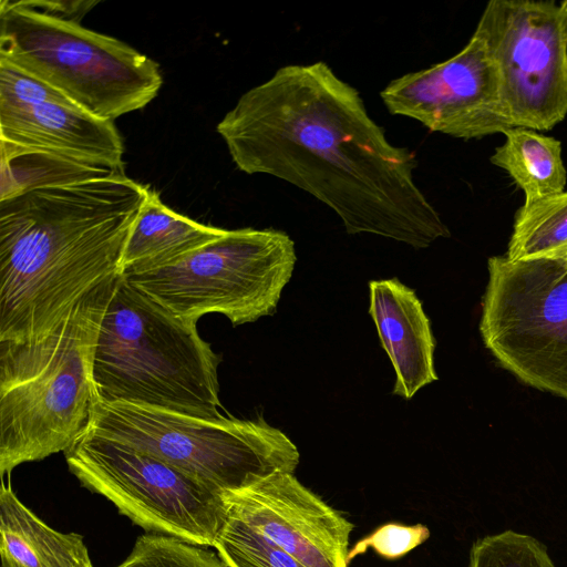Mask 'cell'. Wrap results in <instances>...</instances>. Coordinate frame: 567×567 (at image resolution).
Listing matches in <instances>:
<instances>
[{"mask_svg": "<svg viewBox=\"0 0 567 567\" xmlns=\"http://www.w3.org/2000/svg\"><path fill=\"white\" fill-rule=\"evenodd\" d=\"M237 168L267 174L331 208L350 235L426 248L450 230L357 89L322 61L289 64L245 92L217 124Z\"/></svg>", "mask_w": 567, "mask_h": 567, "instance_id": "1", "label": "cell"}, {"mask_svg": "<svg viewBox=\"0 0 567 567\" xmlns=\"http://www.w3.org/2000/svg\"><path fill=\"white\" fill-rule=\"evenodd\" d=\"M151 187L125 173L0 200V341H34L121 275Z\"/></svg>", "mask_w": 567, "mask_h": 567, "instance_id": "2", "label": "cell"}, {"mask_svg": "<svg viewBox=\"0 0 567 567\" xmlns=\"http://www.w3.org/2000/svg\"><path fill=\"white\" fill-rule=\"evenodd\" d=\"M120 275L85 296L45 337L0 341V473L65 452L91 424L99 402L93 359Z\"/></svg>", "mask_w": 567, "mask_h": 567, "instance_id": "3", "label": "cell"}, {"mask_svg": "<svg viewBox=\"0 0 567 567\" xmlns=\"http://www.w3.org/2000/svg\"><path fill=\"white\" fill-rule=\"evenodd\" d=\"M219 362L196 321L176 316L117 277L94 350L99 400L216 419L223 415Z\"/></svg>", "mask_w": 567, "mask_h": 567, "instance_id": "4", "label": "cell"}, {"mask_svg": "<svg viewBox=\"0 0 567 567\" xmlns=\"http://www.w3.org/2000/svg\"><path fill=\"white\" fill-rule=\"evenodd\" d=\"M0 58L109 121L145 107L163 84L158 63L127 43L21 0L0 3Z\"/></svg>", "mask_w": 567, "mask_h": 567, "instance_id": "5", "label": "cell"}, {"mask_svg": "<svg viewBox=\"0 0 567 567\" xmlns=\"http://www.w3.org/2000/svg\"><path fill=\"white\" fill-rule=\"evenodd\" d=\"M89 431L144 451L228 493L275 473H293L299 452L262 417L203 419L163 409L99 400Z\"/></svg>", "mask_w": 567, "mask_h": 567, "instance_id": "6", "label": "cell"}, {"mask_svg": "<svg viewBox=\"0 0 567 567\" xmlns=\"http://www.w3.org/2000/svg\"><path fill=\"white\" fill-rule=\"evenodd\" d=\"M297 262L295 243L278 229H226L179 262L123 276L182 318L216 312L234 326L276 312Z\"/></svg>", "mask_w": 567, "mask_h": 567, "instance_id": "7", "label": "cell"}, {"mask_svg": "<svg viewBox=\"0 0 567 567\" xmlns=\"http://www.w3.org/2000/svg\"><path fill=\"white\" fill-rule=\"evenodd\" d=\"M487 265L485 347L523 383L567 400V256Z\"/></svg>", "mask_w": 567, "mask_h": 567, "instance_id": "8", "label": "cell"}, {"mask_svg": "<svg viewBox=\"0 0 567 567\" xmlns=\"http://www.w3.org/2000/svg\"><path fill=\"white\" fill-rule=\"evenodd\" d=\"M70 472L147 533L214 547L226 493L124 443L86 431L65 452Z\"/></svg>", "mask_w": 567, "mask_h": 567, "instance_id": "9", "label": "cell"}, {"mask_svg": "<svg viewBox=\"0 0 567 567\" xmlns=\"http://www.w3.org/2000/svg\"><path fill=\"white\" fill-rule=\"evenodd\" d=\"M494 60L516 127L548 131L567 115V16L554 1L492 0L474 31Z\"/></svg>", "mask_w": 567, "mask_h": 567, "instance_id": "10", "label": "cell"}, {"mask_svg": "<svg viewBox=\"0 0 567 567\" xmlns=\"http://www.w3.org/2000/svg\"><path fill=\"white\" fill-rule=\"evenodd\" d=\"M380 97L391 114L457 138H481L516 127L497 66L476 33L451 59L392 80Z\"/></svg>", "mask_w": 567, "mask_h": 567, "instance_id": "11", "label": "cell"}, {"mask_svg": "<svg viewBox=\"0 0 567 567\" xmlns=\"http://www.w3.org/2000/svg\"><path fill=\"white\" fill-rule=\"evenodd\" d=\"M227 515L275 543L305 567H348L353 524L290 472H275L226 495Z\"/></svg>", "mask_w": 567, "mask_h": 567, "instance_id": "12", "label": "cell"}, {"mask_svg": "<svg viewBox=\"0 0 567 567\" xmlns=\"http://www.w3.org/2000/svg\"><path fill=\"white\" fill-rule=\"evenodd\" d=\"M0 141L125 173L123 138L114 121L74 104L0 105Z\"/></svg>", "mask_w": 567, "mask_h": 567, "instance_id": "13", "label": "cell"}, {"mask_svg": "<svg viewBox=\"0 0 567 567\" xmlns=\"http://www.w3.org/2000/svg\"><path fill=\"white\" fill-rule=\"evenodd\" d=\"M369 313L395 372L393 393L406 400L437 380L435 339L415 291L398 278L369 284Z\"/></svg>", "mask_w": 567, "mask_h": 567, "instance_id": "14", "label": "cell"}, {"mask_svg": "<svg viewBox=\"0 0 567 567\" xmlns=\"http://www.w3.org/2000/svg\"><path fill=\"white\" fill-rule=\"evenodd\" d=\"M225 231L176 213L150 188L125 245L121 275L146 274L173 266Z\"/></svg>", "mask_w": 567, "mask_h": 567, "instance_id": "15", "label": "cell"}, {"mask_svg": "<svg viewBox=\"0 0 567 567\" xmlns=\"http://www.w3.org/2000/svg\"><path fill=\"white\" fill-rule=\"evenodd\" d=\"M1 567H94L83 536L48 526L2 482Z\"/></svg>", "mask_w": 567, "mask_h": 567, "instance_id": "16", "label": "cell"}, {"mask_svg": "<svg viewBox=\"0 0 567 567\" xmlns=\"http://www.w3.org/2000/svg\"><path fill=\"white\" fill-rule=\"evenodd\" d=\"M504 135L491 162L508 173L526 204L565 190L567 172L558 140L525 127L509 128Z\"/></svg>", "mask_w": 567, "mask_h": 567, "instance_id": "17", "label": "cell"}, {"mask_svg": "<svg viewBox=\"0 0 567 567\" xmlns=\"http://www.w3.org/2000/svg\"><path fill=\"white\" fill-rule=\"evenodd\" d=\"M123 174L90 166L34 148L1 142V196L10 199L24 192L52 185Z\"/></svg>", "mask_w": 567, "mask_h": 567, "instance_id": "18", "label": "cell"}, {"mask_svg": "<svg viewBox=\"0 0 567 567\" xmlns=\"http://www.w3.org/2000/svg\"><path fill=\"white\" fill-rule=\"evenodd\" d=\"M506 256L512 260L567 256V190L524 203Z\"/></svg>", "mask_w": 567, "mask_h": 567, "instance_id": "19", "label": "cell"}, {"mask_svg": "<svg viewBox=\"0 0 567 567\" xmlns=\"http://www.w3.org/2000/svg\"><path fill=\"white\" fill-rule=\"evenodd\" d=\"M214 548L228 567H305L259 532L227 514Z\"/></svg>", "mask_w": 567, "mask_h": 567, "instance_id": "20", "label": "cell"}, {"mask_svg": "<svg viewBox=\"0 0 567 567\" xmlns=\"http://www.w3.org/2000/svg\"><path fill=\"white\" fill-rule=\"evenodd\" d=\"M116 567H228L205 546L146 533L137 537L130 555Z\"/></svg>", "mask_w": 567, "mask_h": 567, "instance_id": "21", "label": "cell"}, {"mask_svg": "<svg viewBox=\"0 0 567 567\" xmlns=\"http://www.w3.org/2000/svg\"><path fill=\"white\" fill-rule=\"evenodd\" d=\"M470 567H556L547 547L535 537L514 530L478 538L472 545Z\"/></svg>", "mask_w": 567, "mask_h": 567, "instance_id": "22", "label": "cell"}, {"mask_svg": "<svg viewBox=\"0 0 567 567\" xmlns=\"http://www.w3.org/2000/svg\"><path fill=\"white\" fill-rule=\"evenodd\" d=\"M45 102L73 104L50 84L0 58V105H35Z\"/></svg>", "mask_w": 567, "mask_h": 567, "instance_id": "23", "label": "cell"}, {"mask_svg": "<svg viewBox=\"0 0 567 567\" xmlns=\"http://www.w3.org/2000/svg\"><path fill=\"white\" fill-rule=\"evenodd\" d=\"M430 537V530L422 524L406 526L398 523H388L370 535L359 540L348 553V564L358 555L372 548L385 559H398Z\"/></svg>", "mask_w": 567, "mask_h": 567, "instance_id": "24", "label": "cell"}, {"mask_svg": "<svg viewBox=\"0 0 567 567\" xmlns=\"http://www.w3.org/2000/svg\"><path fill=\"white\" fill-rule=\"evenodd\" d=\"M21 1L25 7L42 13L78 22L97 4L96 1Z\"/></svg>", "mask_w": 567, "mask_h": 567, "instance_id": "25", "label": "cell"}, {"mask_svg": "<svg viewBox=\"0 0 567 567\" xmlns=\"http://www.w3.org/2000/svg\"><path fill=\"white\" fill-rule=\"evenodd\" d=\"M567 16V0L559 2Z\"/></svg>", "mask_w": 567, "mask_h": 567, "instance_id": "26", "label": "cell"}]
</instances>
